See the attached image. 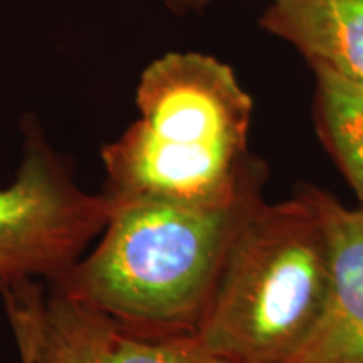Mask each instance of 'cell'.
<instances>
[{"instance_id": "cell-3", "label": "cell", "mask_w": 363, "mask_h": 363, "mask_svg": "<svg viewBox=\"0 0 363 363\" xmlns=\"http://www.w3.org/2000/svg\"><path fill=\"white\" fill-rule=\"evenodd\" d=\"M330 283V240L310 190L261 201L235 235L194 333L239 363H283L315 328Z\"/></svg>"}, {"instance_id": "cell-2", "label": "cell", "mask_w": 363, "mask_h": 363, "mask_svg": "<svg viewBox=\"0 0 363 363\" xmlns=\"http://www.w3.org/2000/svg\"><path fill=\"white\" fill-rule=\"evenodd\" d=\"M135 103L138 120L101 150L108 206L224 202L266 177L247 150L252 99L216 57L155 59L140 76Z\"/></svg>"}, {"instance_id": "cell-10", "label": "cell", "mask_w": 363, "mask_h": 363, "mask_svg": "<svg viewBox=\"0 0 363 363\" xmlns=\"http://www.w3.org/2000/svg\"><path fill=\"white\" fill-rule=\"evenodd\" d=\"M211 0H167V4L174 9V11H190V9H201Z\"/></svg>"}, {"instance_id": "cell-1", "label": "cell", "mask_w": 363, "mask_h": 363, "mask_svg": "<svg viewBox=\"0 0 363 363\" xmlns=\"http://www.w3.org/2000/svg\"><path fill=\"white\" fill-rule=\"evenodd\" d=\"M256 180L224 202L110 206L96 246L48 286L138 337L195 331L225 257L259 203Z\"/></svg>"}, {"instance_id": "cell-9", "label": "cell", "mask_w": 363, "mask_h": 363, "mask_svg": "<svg viewBox=\"0 0 363 363\" xmlns=\"http://www.w3.org/2000/svg\"><path fill=\"white\" fill-rule=\"evenodd\" d=\"M103 363H239L208 348L194 331L138 337L116 328L108 320L104 333Z\"/></svg>"}, {"instance_id": "cell-4", "label": "cell", "mask_w": 363, "mask_h": 363, "mask_svg": "<svg viewBox=\"0 0 363 363\" xmlns=\"http://www.w3.org/2000/svg\"><path fill=\"white\" fill-rule=\"evenodd\" d=\"M24 153L13 182L0 189V279L61 278L101 234L106 197L76 184L39 121L22 123Z\"/></svg>"}, {"instance_id": "cell-5", "label": "cell", "mask_w": 363, "mask_h": 363, "mask_svg": "<svg viewBox=\"0 0 363 363\" xmlns=\"http://www.w3.org/2000/svg\"><path fill=\"white\" fill-rule=\"evenodd\" d=\"M308 190L328 234L331 283L315 328L283 363H363V208Z\"/></svg>"}, {"instance_id": "cell-7", "label": "cell", "mask_w": 363, "mask_h": 363, "mask_svg": "<svg viewBox=\"0 0 363 363\" xmlns=\"http://www.w3.org/2000/svg\"><path fill=\"white\" fill-rule=\"evenodd\" d=\"M262 24L289 40L313 69L363 84V0H272Z\"/></svg>"}, {"instance_id": "cell-8", "label": "cell", "mask_w": 363, "mask_h": 363, "mask_svg": "<svg viewBox=\"0 0 363 363\" xmlns=\"http://www.w3.org/2000/svg\"><path fill=\"white\" fill-rule=\"evenodd\" d=\"M315 72L321 135L363 208V84L323 67Z\"/></svg>"}, {"instance_id": "cell-6", "label": "cell", "mask_w": 363, "mask_h": 363, "mask_svg": "<svg viewBox=\"0 0 363 363\" xmlns=\"http://www.w3.org/2000/svg\"><path fill=\"white\" fill-rule=\"evenodd\" d=\"M0 294L19 357L30 363H103L108 318L38 279H0Z\"/></svg>"}, {"instance_id": "cell-11", "label": "cell", "mask_w": 363, "mask_h": 363, "mask_svg": "<svg viewBox=\"0 0 363 363\" xmlns=\"http://www.w3.org/2000/svg\"><path fill=\"white\" fill-rule=\"evenodd\" d=\"M21 363H30V362L26 360V358H21Z\"/></svg>"}]
</instances>
